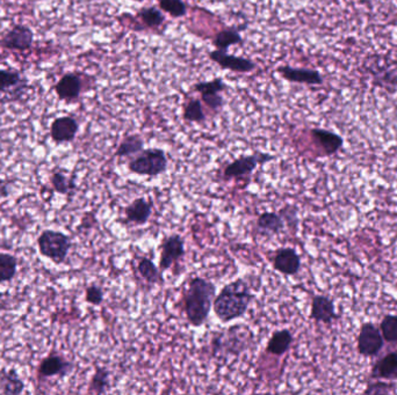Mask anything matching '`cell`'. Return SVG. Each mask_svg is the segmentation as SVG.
<instances>
[{"mask_svg": "<svg viewBox=\"0 0 397 395\" xmlns=\"http://www.w3.org/2000/svg\"><path fill=\"white\" fill-rule=\"evenodd\" d=\"M255 298L245 279L238 278L221 288L213 303V310L221 323H231L244 317Z\"/></svg>", "mask_w": 397, "mask_h": 395, "instance_id": "1", "label": "cell"}, {"mask_svg": "<svg viewBox=\"0 0 397 395\" xmlns=\"http://www.w3.org/2000/svg\"><path fill=\"white\" fill-rule=\"evenodd\" d=\"M216 297V286L214 283L202 277H192L189 281L184 296V310L187 321L193 327H201L208 319Z\"/></svg>", "mask_w": 397, "mask_h": 395, "instance_id": "2", "label": "cell"}, {"mask_svg": "<svg viewBox=\"0 0 397 395\" xmlns=\"http://www.w3.org/2000/svg\"><path fill=\"white\" fill-rule=\"evenodd\" d=\"M255 334L245 325H235L223 330L220 332H215L211 342V356L220 358L236 356L248 350L253 345Z\"/></svg>", "mask_w": 397, "mask_h": 395, "instance_id": "3", "label": "cell"}, {"mask_svg": "<svg viewBox=\"0 0 397 395\" xmlns=\"http://www.w3.org/2000/svg\"><path fill=\"white\" fill-rule=\"evenodd\" d=\"M38 251L55 264H63L68 259L73 242L69 235L55 229H44L38 238Z\"/></svg>", "mask_w": 397, "mask_h": 395, "instance_id": "4", "label": "cell"}, {"mask_svg": "<svg viewBox=\"0 0 397 395\" xmlns=\"http://www.w3.org/2000/svg\"><path fill=\"white\" fill-rule=\"evenodd\" d=\"M167 165L169 161L164 150L147 148L136 154V157L128 163V168L136 175L154 178L166 172Z\"/></svg>", "mask_w": 397, "mask_h": 395, "instance_id": "5", "label": "cell"}, {"mask_svg": "<svg viewBox=\"0 0 397 395\" xmlns=\"http://www.w3.org/2000/svg\"><path fill=\"white\" fill-rule=\"evenodd\" d=\"M29 88L28 79L11 69H0V104L21 100Z\"/></svg>", "mask_w": 397, "mask_h": 395, "instance_id": "6", "label": "cell"}, {"mask_svg": "<svg viewBox=\"0 0 397 395\" xmlns=\"http://www.w3.org/2000/svg\"><path fill=\"white\" fill-rule=\"evenodd\" d=\"M273 159L275 157L272 154L264 153V152H255L251 156H243L228 163L227 166L224 167L222 175L224 180L244 179L246 176L251 175L258 165L268 163Z\"/></svg>", "mask_w": 397, "mask_h": 395, "instance_id": "7", "label": "cell"}, {"mask_svg": "<svg viewBox=\"0 0 397 395\" xmlns=\"http://www.w3.org/2000/svg\"><path fill=\"white\" fill-rule=\"evenodd\" d=\"M34 43V32L26 25H14L0 38V47L11 51H27Z\"/></svg>", "mask_w": 397, "mask_h": 395, "instance_id": "8", "label": "cell"}, {"mask_svg": "<svg viewBox=\"0 0 397 395\" xmlns=\"http://www.w3.org/2000/svg\"><path fill=\"white\" fill-rule=\"evenodd\" d=\"M185 240L180 234H171L164 239L161 246V259L158 267L162 271H166L176 262L185 256Z\"/></svg>", "mask_w": 397, "mask_h": 395, "instance_id": "9", "label": "cell"}, {"mask_svg": "<svg viewBox=\"0 0 397 395\" xmlns=\"http://www.w3.org/2000/svg\"><path fill=\"white\" fill-rule=\"evenodd\" d=\"M73 371V362L68 361L62 355L57 352H51L47 357L42 359L41 363L38 364V379H47V378H54L60 377L64 378Z\"/></svg>", "mask_w": 397, "mask_h": 395, "instance_id": "10", "label": "cell"}, {"mask_svg": "<svg viewBox=\"0 0 397 395\" xmlns=\"http://www.w3.org/2000/svg\"><path fill=\"white\" fill-rule=\"evenodd\" d=\"M383 336L373 323H364L358 337V350L365 357H373L381 352Z\"/></svg>", "mask_w": 397, "mask_h": 395, "instance_id": "11", "label": "cell"}, {"mask_svg": "<svg viewBox=\"0 0 397 395\" xmlns=\"http://www.w3.org/2000/svg\"><path fill=\"white\" fill-rule=\"evenodd\" d=\"M79 131L78 121L73 117H57L51 126V137L56 144L75 141Z\"/></svg>", "mask_w": 397, "mask_h": 395, "instance_id": "12", "label": "cell"}, {"mask_svg": "<svg viewBox=\"0 0 397 395\" xmlns=\"http://www.w3.org/2000/svg\"><path fill=\"white\" fill-rule=\"evenodd\" d=\"M83 80L77 73L69 72L60 77L55 85V92L60 101L75 102L82 94Z\"/></svg>", "mask_w": 397, "mask_h": 395, "instance_id": "13", "label": "cell"}, {"mask_svg": "<svg viewBox=\"0 0 397 395\" xmlns=\"http://www.w3.org/2000/svg\"><path fill=\"white\" fill-rule=\"evenodd\" d=\"M209 57L222 69L229 70L233 72L249 73L255 69V64L251 60L228 54L227 51L216 49V50L209 53Z\"/></svg>", "mask_w": 397, "mask_h": 395, "instance_id": "14", "label": "cell"}, {"mask_svg": "<svg viewBox=\"0 0 397 395\" xmlns=\"http://www.w3.org/2000/svg\"><path fill=\"white\" fill-rule=\"evenodd\" d=\"M273 268L277 273L293 276L301 269V257L293 248H281L273 257Z\"/></svg>", "mask_w": 397, "mask_h": 395, "instance_id": "15", "label": "cell"}, {"mask_svg": "<svg viewBox=\"0 0 397 395\" xmlns=\"http://www.w3.org/2000/svg\"><path fill=\"white\" fill-rule=\"evenodd\" d=\"M282 78L288 82L295 84H306V85H322L323 84V75L317 70L312 69H295L292 66H280L277 69Z\"/></svg>", "mask_w": 397, "mask_h": 395, "instance_id": "16", "label": "cell"}, {"mask_svg": "<svg viewBox=\"0 0 397 395\" xmlns=\"http://www.w3.org/2000/svg\"><path fill=\"white\" fill-rule=\"evenodd\" d=\"M152 214V203L144 198H136L135 201L125 209L127 223L144 225L148 223Z\"/></svg>", "mask_w": 397, "mask_h": 395, "instance_id": "17", "label": "cell"}, {"mask_svg": "<svg viewBox=\"0 0 397 395\" xmlns=\"http://www.w3.org/2000/svg\"><path fill=\"white\" fill-rule=\"evenodd\" d=\"M310 318L317 323H329L337 318L334 301L325 296H315L312 301Z\"/></svg>", "mask_w": 397, "mask_h": 395, "instance_id": "18", "label": "cell"}, {"mask_svg": "<svg viewBox=\"0 0 397 395\" xmlns=\"http://www.w3.org/2000/svg\"><path fill=\"white\" fill-rule=\"evenodd\" d=\"M312 137L325 156L337 153L343 148L344 139L341 136L325 129H312Z\"/></svg>", "mask_w": 397, "mask_h": 395, "instance_id": "19", "label": "cell"}, {"mask_svg": "<svg viewBox=\"0 0 397 395\" xmlns=\"http://www.w3.org/2000/svg\"><path fill=\"white\" fill-rule=\"evenodd\" d=\"M285 224L282 217L279 212H263L257 220L255 224V231L259 235L265 237H273V235L280 234L284 231Z\"/></svg>", "mask_w": 397, "mask_h": 395, "instance_id": "20", "label": "cell"}, {"mask_svg": "<svg viewBox=\"0 0 397 395\" xmlns=\"http://www.w3.org/2000/svg\"><path fill=\"white\" fill-rule=\"evenodd\" d=\"M372 377L376 379H397V350L389 352L376 362L373 367Z\"/></svg>", "mask_w": 397, "mask_h": 395, "instance_id": "21", "label": "cell"}, {"mask_svg": "<svg viewBox=\"0 0 397 395\" xmlns=\"http://www.w3.org/2000/svg\"><path fill=\"white\" fill-rule=\"evenodd\" d=\"M293 334L290 330H281L273 332L268 340L266 345V352L275 356H282L290 349L293 345Z\"/></svg>", "mask_w": 397, "mask_h": 395, "instance_id": "22", "label": "cell"}, {"mask_svg": "<svg viewBox=\"0 0 397 395\" xmlns=\"http://www.w3.org/2000/svg\"><path fill=\"white\" fill-rule=\"evenodd\" d=\"M373 85L383 88L386 91H397V66H385L383 69L373 70Z\"/></svg>", "mask_w": 397, "mask_h": 395, "instance_id": "23", "label": "cell"}, {"mask_svg": "<svg viewBox=\"0 0 397 395\" xmlns=\"http://www.w3.org/2000/svg\"><path fill=\"white\" fill-rule=\"evenodd\" d=\"M137 271L139 276L144 279L145 282L154 286H163L164 284V277L163 271L152 262L149 257H141L137 264Z\"/></svg>", "mask_w": 397, "mask_h": 395, "instance_id": "24", "label": "cell"}, {"mask_svg": "<svg viewBox=\"0 0 397 395\" xmlns=\"http://www.w3.org/2000/svg\"><path fill=\"white\" fill-rule=\"evenodd\" d=\"M25 391V383L16 370L3 371L0 374V393L5 395H19Z\"/></svg>", "mask_w": 397, "mask_h": 395, "instance_id": "25", "label": "cell"}, {"mask_svg": "<svg viewBox=\"0 0 397 395\" xmlns=\"http://www.w3.org/2000/svg\"><path fill=\"white\" fill-rule=\"evenodd\" d=\"M51 182L55 192L65 196L76 194L77 185L73 176H68L63 171L54 170L51 173Z\"/></svg>", "mask_w": 397, "mask_h": 395, "instance_id": "26", "label": "cell"}, {"mask_svg": "<svg viewBox=\"0 0 397 395\" xmlns=\"http://www.w3.org/2000/svg\"><path fill=\"white\" fill-rule=\"evenodd\" d=\"M144 150V141L142 137L139 135L127 136L126 139H123L119 148L115 151V157L126 158L136 156L139 152Z\"/></svg>", "mask_w": 397, "mask_h": 395, "instance_id": "27", "label": "cell"}, {"mask_svg": "<svg viewBox=\"0 0 397 395\" xmlns=\"http://www.w3.org/2000/svg\"><path fill=\"white\" fill-rule=\"evenodd\" d=\"M110 371L105 367H95V374L92 376L91 383L88 387V393L104 394L110 389Z\"/></svg>", "mask_w": 397, "mask_h": 395, "instance_id": "28", "label": "cell"}, {"mask_svg": "<svg viewBox=\"0 0 397 395\" xmlns=\"http://www.w3.org/2000/svg\"><path fill=\"white\" fill-rule=\"evenodd\" d=\"M18 260L14 255L0 253V284L12 282L16 276Z\"/></svg>", "mask_w": 397, "mask_h": 395, "instance_id": "29", "label": "cell"}, {"mask_svg": "<svg viewBox=\"0 0 397 395\" xmlns=\"http://www.w3.org/2000/svg\"><path fill=\"white\" fill-rule=\"evenodd\" d=\"M243 41L242 36L237 29H224L216 34L214 38V45L218 50L227 51L228 48L233 44H238Z\"/></svg>", "mask_w": 397, "mask_h": 395, "instance_id": "30", "label": "cell"}, {"mask_svg": "<svg viewBox=\"0 0 397 395\" xmlns=\"http://www.w3.org/2000/svg\"><path fill=\"white\" fill-rule=\"evenodd\" d=\"M184 119L189 123L203 122L206 115L202 108L201 101L198 99L189 101L184 109Z\"/></svg>", "mask_w": 397, "mask_h": 395, "instance_id": "31", "label": "cell"}, {"mask_svg": "<svg viewBox=\"0 0 397 395\" xmlns=\"http://www.w3.org/2000/svg\"><path fill=\"white\" fill-rule=\"evenodd\" d=\"M139 16L149 28H158L165 20L164 14L156 7H145L139 12Z\"/></svg>", "mask_w": 397, "mask_h": 395, "instance_id": "32", "label": "cell"}, {"mask_svg": "<svg viewBox=\"0 0 397 395\" xmlns=\"http://www.w3.org/2000/svg\"><path fill=\"white\" fill-rule=\"evenodd\" d=\"M162 11L169 13L174 18H181L187 14L186 4L183 0H158Z\"/></svg>", "mask_w": 397, "mask_h": 395, "instance_id": "33", "label": "cell"}, {"mask_svg": "<svg viewBox=\"0 0 397 395\" xmlns=\"http://www.w3.org/2000/svg\"><path fill=\"white\" fill-rule=\"evenodd\" d=\"M381 334L389 343L397 342V315H386L381 323Z\"/></svg>", "mask_w": 397, "mask_h": 395, "instance_id": "34", "label": "cell"}, {"mask_svg": "<svg viewBox=\"0 0 397 395\" xmlns=\"http://www.w3.org/2000/svg\"><path fill=\"white\" fill-rule=\"evenodd\" d=\"M194 88L201 94H215V93H222L227 88V85L222 79L218 78L211 82H198L196 84Z\"/></svg>", "mask_w": 397, "mask_h": 395, "instance_id": "35", "label": "cell"}, {"mask_svg": "<svg viewBox=\"0 0 397 395\" xmlns=\"http://www.w3.org/2000/svg\"><path fill=\"white\" fill-rule=\"evenodd\" d=\"M105 295L102 288L95 284L88 286L85 291V301L93 306H99L104 301Z\"/></svg>", "mask_w": 397, "mask_h": 395, "instance_id": "36", "label": "cell"}, {"mask_svg": "<svg viewBox=\"0 0 397 395\" xmlns=\"http://www.w3.org/2000/svg\"><path fill=\"white\" fill-rule=\"evenodd\" d=\"M279 214L282 217L285 224L290 226V227H293V229H297V225H299V218H297V207H292V205H287V207H282Z\"/></svg>", "mask_w": 397, "mask_h": 395, "instance_id": "37", "label": "cell"}, {"mask_svg": "<svg viewBox=\"0 0 397 395\" xmlns=\"http://www.w3.org/2000/svg\"><path fill=\"white\" fill-rule=\"evenodd\" d=\"M202 101L207 107L211 108V110L220 109L223 106V97L220 93H215V94H201Z\"/></svg>", "mask_w": 397, "mask_h": 395, "instance_id": "38", "label": "cell"}, {"mask_svg": "<svg viewBox=\"0 0 397 395\" xmlns=\"http://www.w3.org/2000/svg\"><path fill=\"white\" fill-rule=\"evenodd\" d=\"M391 391V387L387 385V384L379 383L374 384V385H369V389H366V394H382V393H388Z\"/></svg>", "mask_w": 397, "mask_h": 395, "instance_id": "39", "label": "cell"}, {"mask_svg": "<svg viewBox=\"0 0 397 395\" xmlns=\"http://www.w3.org/2000/svg\"><path fill=\"white\" fill-rule=\"evenodd\" d=\"M132 1H137V3H142L144 0H132Z\"/></svg>", "mask_w": 397, "mask_h": 395, "instance_id": "40", "label": "cell"}]
</instances>
